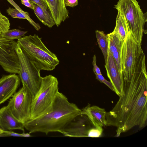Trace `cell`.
<instances>
[{"mask_svg": "<svg viewBox=\"0 0 147 147\" xmlns=\"http://www.w3.org/2000/svg\"><path fill=\"white\" fill-rule=\"evenodd\" d=\"M145 56L142 53L135 66L131 79L124 81L123 94L113 109L107 112V126L117 128L116 136L135 126L147 124V76Z\"/></svg>", "mask_w": 147, "mask_h": 147, "instance_id": "1", "label": "cell"}, {"mask_svg": "<svg viewBox=\"0 0 147 147\" xmlns=\"http://www.w3.org/2000/svg\"><path fill=\"white\" fill-rule=\"evenodd\" d=\"M81 112L76 105L69 102L65 95L59 91L50 110L24 123V128L30 134L41 132L48 135L59 132Z\"/></svg>", "mask_w": 147, "mask_h": 147, "instance_id": "2", "label": "cell"}, {"mask_svg": "<svg viewBox=\"0 0 147 147\" xmlns=\"http://www.w3.org/2000/svg\"><path fill=\"white\" fill-rule=\"evenodd\" d=\"M25 54L40 70L52 71L59 63L56 55L50 51L34 34L24 36L17 42Z\"/></svg>", "mask_w": 147, "mask_h": 147, "instance_id": "3", "label": "cell"}, {"mask_svg": "<svg viewBox=\"0 0 147 147\" xmlns=\"http://www.w3.org/2000/svg\"><path fill=\"white\" fill-rule=\"evenodd\" d=\"M57 78L51 75L42 78L40 88L32 98L30 120L37 118L50 110L59 92Z\"/></svg>", "mask_w": 147, "mask_h": 147, "instance_id": "4", "label": "cell"}, {"mask_svg": "<svg viewBox=\"0 0 147 147\" xmlns=\"http://www.w3.org/2000/svg\"><path fill=\"white\" fill-rule=\"evenodd\" d=\"M114 8L119 11L125 19L129 28L136 40L141 44L147 12L143 13L136 0H119Z\"/></svg>", "mask_w": 147, "mask_h": 147, "instance_id": "5", "label": "cell"}, {"mask_svg": "<svg viewBox=\"0 0 147 147\" xmlns=\"http://www.w3.org/2000/svg\"><path fill=\"white\" fill-rule=\"evenodd\" d=\"M15 50L19 61V76L23 86L31 93L33 98L36 94L40 87L42 77L40 70L25 54L17 43Z\"/></svg>", "mask_w": 147, "mask_h": 147, "instance_id": "6", "label": "cell"}, {"mask_svg": "<svg viewBox=\"0 0 147 147\" xmlns=\"http://www.w3.org/2000/svg\"><path fill=\"white\" fill-rule=\"evenodd\" d=\"M143 52L141 44L129 32L123 42L121 52V69L124 81L131 79L135 66Z\"/></svg>", "mask_w": 147, "mask_h": 147, "instance_id": "7", "label": "cell"}, {"mask_svg": "<svg viewBox=\"0 0 147 147\" xmlns=\"http://www.w3.org/2000/svg\"><path fill=\"white\" fill-rule=\"evenodd\" d=\"M32 98L29 91L23 86L14 94L7 106L12 115L23 124L30 119Z\"/></svg>", "mask_w": 147, "mask_h": 147, "instance_id": "8", "label": "cell"}, {"mask_svg": "<svg viewBox=\"0 0 147 147\" xmlns=\"http://www.w3.org/2000/svg\"><path fill=\"white\" fill-rule=\"evenodd\" d=\"M9 30L0 26V65L6 72L18 74L19 61L15 50L17 42L3 36V34Z\"/></svg>", "mask_w": 147, "mask_h": 147, "instance_id": "9", "label": "cell"}, {"mask_svg": "<svg viewBox=\"0 0 147 147\" xmlns=\"http://www.w3.org/2000/svg\"><path fill=\"white\" fill-rule=\"evenodd\" d=\"M94 127L86 115L81 113L59 132L68 137H88L90 130Z\"/></svg>", "mask_w": 147, "mask_h": 147, "instance_id": "10", "label": "cell"}, {"mask_svg": "<svg viewBox=\"0 0 147 147\" xmlns=\"http://www.w3.org/2000/svg\"><path fill=\"white\" fill-rule=\"evenodd\" d=\"M105 67L107 76L115 90V92L119 97L123 94L124 80L117 67L115 61L109 49Z\"/></svg>", "mask_w": 147, "mask_h": 147, "instance_id": "11", "label": "cell"}, {"mask_svg": "<svg viewBox=\"0 0 147 147\" xmlns=\"http://www.w3.org/2000/svg\"><path fill=\"white\" fill-rule=\"evenodd\" d=\"M20 80L15 74L3 76L0 79V105L15 93L20 85Z\"/></svg>", "mask_w": 147, "mask_h": 147, "instance_id": "12", "label": "cell"}, {"mask_svg": "<svg viewBox=\"0 0 147 147\" xmlns=\"http://www.w3.org/2000/svg\"><path fill=\"white\" fill-rule=\"evenodd\" d=\"M47 6L55 24L58 27L69 18V12L64 0H43Z\"/></svg>", "mask_w": 147, "mask_h": 147, "instance_id": "13", "label": "cell"}, {"mask_svg": "<svg viewBox=\"0 0 147 147\" xmlns=\"http://www.w3.org/2000/svg\"><path fill=\"white\" fill-rule=\"evenodd\" d=\"M24 124L17 119L7 106L0 109V130L2 131L13 130L24 131Z\"/></svg>", "mask_w": 147, "mask_h": 147, "instance_id": "14", "label": "cell"}, {"mask_svg": "<svg viewBox=\"0 0 147 147\" xmlns=\"http://www.w3.org/2000/svg\"><path fill=\"white\" fill-rule=\"evenodd\" d=\"M81 110V113L86 115L95 127H102L107 126V112L104 109L96 105L91 106L88 104Z\"/></svg>", "mask_w": 147, "mask_h": 147, "instance_id": "15", "label": "cell"}, {"mask_svg": "<svg viewBox=\"0 0 147 147\" xmlns=\"http://www.w3.org/2000/svg\"><path fill=\"white\" fill-rule=\"evenodd\" d=\"M107 35L109 40V50L115 61L121 75L123 76L121 64V52L124 41L113 32Z\"/></svg>", "mask_w": 147, "mask_h": 147, "instance_id": "16", "label": "cell"}, {"mask_svg": "<svg viewBox=\"0 0 147 147\" xmlns=\"http://www.w3.org/2000/svg\"><path fill=\"white\" fill-rule=\"evenodd\" d=\"M117 11L115 26L113 32L124 41L130 31L124 17L119 11Z\"/></svg>", "mask_w": 147, "mask_h": 147, "instance_id": "17", "label": "cell"}, {"mask_svg": "<svg viewBox=\"0 0 147 147\" xmlns=\"http://www.w3.org/2000/svg\"><path fill=\"white\" fill-rule=\"evenodd\" d=\"M31 3L34 13L38 20L42 24L49 28L52 27L55 24L52 17L48 10H44L40 7L34 3L32 2Z\"/></svg>", "mask_w": 147, "mask_h": 147, "instance_id": "18", "label": "cell"}, {"mask_svg": "<svg viewBox=\"0 0 147 147\" xmlns=\"http://www.w3.org/2000/svg\"><path fill=\"white\" fill-rule=\"evenodd\" d=\"M6 12L8 15L13 18L27 20L30 24L38 31L41 28L39 24L35 22L30 18L28 13L27 12L21 11L17 9L10 7H9L6 10Z\"/></svg>", "mask_w": 147, "mask_h": 147, "instance_id": "19", "label": "cell"}, {"mask_svg": "<svg viewBox=\"0 0 147 147\" xmlns=\"http://www.w3.org/2000/svg\"><path fill=\"white\" fill-rule=\"evenodd\" d=\"M95 34L97 42L103 54L105 63L107 60L108 50V36L104 32L97 30H96Z\"/></svg>", "mask_w": 147, "mask_h": 147, "instance_id": "20", "label": "cell"}, {"mask_svg": "<svg viewBox=\"0 0 147 147\" xmlns=\"http://www.w3.org/2000/svg\"><path fill=\"white\" fill-rule=\"evenodd\" d=\"M27 31H24L18 29L9 30L3 34V36L6 39L11 40L19 39L24 36Z\"/></svg>", "mask_w": 147, "mask_h": 147, "instance_id": "21", "label": "cell"}, {"mask_svg": "<svg viewBox=\"0 0 147 147\" xmlns=\"http://www.w3.org/2000/svg\"><path fill=\"white\" fill-rule=\"evenodd\" d=\"M7 136L28 137H31V135L29 133H17L11 131H2L0 133V137Z\"/></svg>", "mask_w": 147, "mask_h": 147, "instance_id": "22", "label": "cell"}, {"mask_svg": "<svg viewBox=\"0 0 147 147\" xmlns=\"http://www.w3.org/2000/svg\"><path fill=\"white\" fill-rule=\"evenodd\" d=\"M102 131V127H94L90 130L88 137H99L101 136Z\"/></svg>", "mask_w": 147, "mask_h": 147, "instance_id": "23", "label": "cell"}, {"mask_svg": "<svg viewBox=\"0 0 147 147\" xmlns=\"http://www.w3.org/2000/svg\"><path fill=\"white\" fill-rule=\"evenodd\" d=\"M94 72L96 76V78L97 80L100 82L103 83L111 90L115 92L114 89L110 82H109L106 80L102 74L98 75L95 72Z\"/></svg>", "mask_w": 147, "mask_h": 147, "instance_id": "24", "label": "cell"}, {"mask_svg": "<svg viewBox=\"0 0 147 147\" xmlns=\"http://www.w3.org/2000/svg\"><path fill=\"white\" fill-rule=\"evenodd\" d=\"M10 23L7 18L3 15L0 11V26L9 29Z\"/></svg>", "mask_w": 147, "mask_h": 147, "instance_id": "25", "label": "cell"}, {"mask_svg": "<svg viewBox=\"0 0 147 147\" xmlns=\"http://www.w3.org/2000/svg\"><path fill=\"white\" fill-rule=\"evenodd\" d=\"M30 1L37 4L44 10L48 11L49 10L47 5L43 0H30Z\"/></svg>", "mask_w": 147, "mask_h": 147, "instance_id": "26", "label": "cell"}, {"mask_svg": "<svg viewBox=\"0 0 147 147\" xmlns=\"http://www.w3.org/2000/svg\"><path fill=\"white\" fill-rule=\"evenodd\" d=\"M96 57L95 55H94L93 57V61H92V64L93 67V72L98 75L102 74L99 68L97 66L96 64Z\"/></svg>", "mask_w": 147, "mask_h": 147, "instance_id": "27", "label": "cell"}, {"mask_svg": "<svg viewBox=\"0 0 147 147\" xmlns=\"http://www.w3.org/2000/svg\"><path fill=\"white\" fill-rule=\"evenodd\" d=\"M64 3L66 7L69 6L73 7L78 5V0H64Z\"/></svg>", "mask_w": 147, "mask_h": 147, "instance_id": "28", "label": "cell"}, {"mask_svg": "<svg viewBox=\"0 0 147 147\" xmlns=\"http://www.w3.org/2000/svg\"><path fill=\"white\" fill-rule=\"evenodd\" d=\"M21 3L26 7L33 9V7L30 0H21Z\"/></svg>", "mask_w": 147, "mask_h": 147, "instance_id": "29", "label": "cell"}, {"mask_svg": "<svg viewBox=\"0 0 147 147\" xmlns=\"http://www.w3.org/2000/svg\"><path fill=\"white\" fill-rule=\"evenodd\" d=\"M14 7L21 11H23L15 2L13 0H7Z\"/></svg>", "mask_w": 147, "mask_h": 147, "instance_id": "30", "label": "cell"}, {"mask_svg": "<svg viewBox=\"0 0 147 147\" xmlns=\"http://www.w3.org/2000/svg\"><path fill=\"white\" fill-rule=\"evenodd\" d=\"M2 132V131L0 130V133H1Z\"/></svg>", "mask_w": 147, "mask_h": 147, "instance_id": "31", "label": "cell"}]
</instances>
